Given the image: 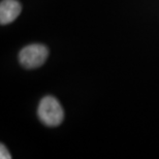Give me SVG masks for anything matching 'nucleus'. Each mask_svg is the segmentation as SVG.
<instances>
[{"instance_id":"f257e3e1","label":"nucleus","mask_w":159,"mask_h":159,"mask_svg":"<svg viewBox=\"0 0 159 159\" xmlns=\"http://www.w3.org/2000/svg\"><path fill=\"white\" fill-rule=\"evenodd\" d=\"M37 115L41 122L49 127L60 125L64 119V112L61 104L53 96H46L40 100Z\"/></svg>"},{"instance_id":"f03ea898","label":"nucleus","mask_w":159,"mask_h":159,"mask_svg":"<svg viewBox=\"0 0 159 159\" xmlns=\"http://www.w3.org/2000/svg\"><path fill=\"white\" fill-rule=\"evenodd\" d=\"M49 56V50L43 44H29L23 48L19 53V61L23 67L33 69L39 67L46 62Z\"/></svg>"},{"instance_id":"7ed1b4c3","label":"nucleus","mask_w":159,"mask_h":159,"mask_svg":"<svg viewBox=\"0 0 159 159\" xmlns=\"http://www.w3.org/2000/svg\"><path fill=\"white\" fill-rule=\"evenodd\" d=\"M22 11V4L18 0H2L0 4V24L12 23Z\"/></svg>"},{"instance_id":"20e7f679","label":"nucleus","mask_w":159,"mask_h":159,"mask_svg":"<svg viewBox=\"0 0 159 159\" xmlns=\"http://www.w3.org/2000/svg\"><path fill=\"white\" fill-rule=\"evenodd\" d=\"M0 158L1 159H11V155L9 154V152L7 151V149L4 145L0 146Z\"/></svg>"}]
</instances>
